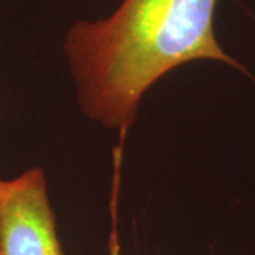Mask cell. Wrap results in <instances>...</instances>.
<instances>
[{
  "mask_svg": "<svg viewBox=\"0 0 255 255\" xmlns=\"http://www.w3.org/2000/svg\"><path fill=\"white\" fill-rule=\"evenodd\" d=\"M0 255H64L40 167L0 180Z\"/></svg>",
  "mask_w": 255,
  "mask_h": 255,
  "instance_id": "7a4b0ae2",
  "label": "cell"
},
{
  "mask_svg": "<svg viewBox=\"0 0 255 255\" xmlns=\"http://www.w3.org/2000/svg\"><path fill=\"white\" fill-rule=\"evenodd\" d=\"M0 180H1V179H0Z\"/></svg>",
  "mask_w": 255,
  "mask_h": 255,
  "instance_id": "277c9868",
  "label": "cell"
},
{
  "mask_svg": "<svg viewBox=\"0 0 255 255\" xmlns=\"http://www.w3.org/2000/svg\"><path fill=\"white\" fill-rule=\"evenodd\" d=\"M110 255H121V247H119V243L117 241L115 236H112V240H111Z\"/></svg>",
  "mask_w": 255,
  "mask_h": 255,
  "instance_id": "3957f363",
  "label": "cell"
},
{
  "mask_svg": "<svg viewBox=\"0 0 255 255\" xmlns=\"http://www.w3.org/2000/svg\"><path fill=\"white\" fill-rule=\"evenodd\" d=\"M219 0H122L108 17L78 20L63 51L82 114L125 133L146 91L183 64L211 60L246 68L214 33Z\"/></svg>",
  "mask_w": 255,
  "mask_h": 255,
  "instance_id": "6da1fadb",
  "label": "cell"
}]
</instances>
